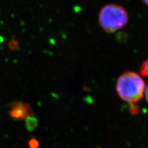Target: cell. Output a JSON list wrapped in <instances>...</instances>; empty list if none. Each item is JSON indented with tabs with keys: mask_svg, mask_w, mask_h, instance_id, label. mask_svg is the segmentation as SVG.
<instances>
[{
	"mask_svg": "<svg viewBox=\"0 0 148 148\" xmlns=\"http://www.w3.org/2000/svg\"><path fill=\"white\" fill-rule=\"evenodd\" d=\"M29 146L30 148H38L39 146V142L36 139L32 138L29 142Z\"/></svg>",
	"mask_w": 148,
	"mask_h": 148,
	"instance_id": "cell-7",
	"label": "cell"
},
{
	"mask_svg": "<svg viewBox=\"0 0 148 148\" xmlns=\"http://www.w3.org/2000/svg\"><path fill=\"white\" fill-rule=\"evenodd\" d=\"M130 104H131V106L130 108V112L133 115L138 114L139 113V110H140V109H139L138 106L135 103H130Z\"/></svg>",
	"mask_w": 148,
	"mask_h": 148,
	"instance_id": "cell-6",
	"label": "cell"
},
{
	"mask_svg": "<svg viewBox=\"0 0 148 148\" xmlns=\"http://www.w3.org/2000/svg\"><path fill=\"white\" fill-rule=\"evenodd\" d=\"M146 87L145 81L139 74L135 72H127L118 78L116 90L122 100L135 103L143 98Z\"/></svg>",
	"mask_w": 148,
	"mask_h": 148,
	"instance_id": "cell-1",
	"label": "cell"
},
{
	"mask_svg": "<svg viewBox=\"0 0 148 148\" xmlns=\"http://www.w3.org/2000/svg\"><path fill=\"white\" fill-rule=\"evenodd\" d=\"M147 60L143 63L142 66L140 68V74L143 77H147L148 74L147 71Z\"/></svg>",
	"mask_w": 148,
	"mask_h": 148,
	"instance_id": "cell-5",
	"label": "cell"
},
{
	"mask_svg": "<svg viewBox=\"0 0 148 148\" xmlns=\"http://www.w3.org/2000/svg\"><path fill=\"white\" fill-rule=\"evenodd\" d=\"M9 114L14 120H22L34 114L29 104L21 102H14L11 106Z\"/></svg>",
	"mask_w": 148,
	"mask_h": 148,
	"instance_id": "cell-3",
	"label": "cell"
},
{
	"mask_svg": "<svg viewBox=\"0 0 148 148\" xmlns=\"http://www.w3.org/2000/svg\"><path fill=\"white\" fill-rule=\"evenodd\" d=\"M128 21L126 9L116 4H106L101 9L98 16L99 25L108 33H114L123 29Z\"/></svg>",
	"mask_w": 148,
	"mask_h": 148,
	"instance_id": "cell-2",
	"label": "cell"
},
{
	"mask_svg": "<svg viewBox=\"0 0 148 148\" xmlns=\"http://www.w3.org/2000/svg\"><path fill=\"white\" fill-rule=\"evenodd\" d=\"M143 3H144L145 4H146V5H147V1H148V0H143Z\"/></svg>",
	"mask_w": 148,
	"mask_h": 148,
	"instance_id": "cell-8",
	"label": "cell"
},
{
	"mask_svg": "<svg viewBox=\"0 0 148 148\" xmlns=\"http://www.w3.org/2000/svg\"><path fill=\"white\" fill-rule=\"evenodd\" d=\"M38 119L34 116V114L30 115L26 119V126L30 131L34 130L38 125Z\"/></svg>",
	"mask_w": 148,
	"mask_h": 148,
	"instance_id": "cell-4",
	"label": "cell"
}]
</instances>
